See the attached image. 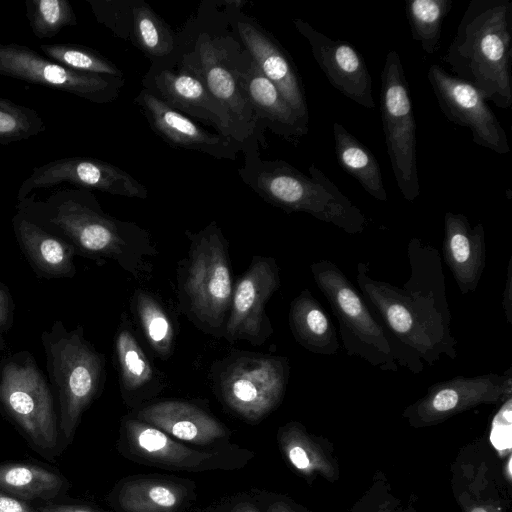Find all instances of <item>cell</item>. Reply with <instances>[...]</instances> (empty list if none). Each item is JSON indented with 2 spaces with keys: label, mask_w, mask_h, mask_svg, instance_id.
I'll use <instances>...</instances> for the list:
<instances>
[{
  "label": "cell",
  "mask_w": 512,
  "mask_h": 512,
  "mask_svg": "<svg viewBox=\"0 0 512 512\" xmlns=\"http://www.w3.org/2000/svg\"><path fill=\"white\" fill-rule=\"evenodd\" d=\"M136 418L174 438L194 444H209L226 435V429L221 422L188 401L154 402L138 410Z\"/></svg>",
  "instance_id": "cell-25"
},
{
  "label": "cell",
  "mask_w": 512,
  "mask_h": 512,
  "mask_svg": "<svg viewBox=\"0 0 512 512\" xmlns=\"http://www.w3.org/2000/svg\"><path fill=\"white\" fill-rule=\"evenodd\" d=\"M62 183L143 200L149 194L141 182L118 166L91 157H66L35 167L21 183L17 201L28 197L36 189L50 188Z\"/></svg>",
  "instance_id": "cell-17"
},
{
  "label": "cell",
  "mask_w": 512,
  "mask_h": 512,
  "mask_svg": "<svg viewBox=\"0 0 512 512\" xmlns=\"http://www.w3.org/2000/svg\"><path fill=\"white\" fill-rule=\"evenodd\" d=\"M123 428L131 451L150 462L190 469L211 456L184 446L167 433L136 417L126 418Z\"/></svg>",
  "instance_id": "cell-28"
},
{
  "label": "cell",
  "mask_w": 512,
  "mask_h": 512,
  "mask_svg": "<svg viewBox=\"0 0 512 512\" xmlns=\"http://www.w3.org/2000/svg\"><path fill=\"white\" fill-rule=\"evenodd\" d=\"M0 415L14 426L30 449L51 463L67 448L53 390L28 350L0 360Z\"/></svg>",
  "instance_id": "cell-7"
},
{
  "label": "cell",
  "mask_w": 512,
  "mask_h": 512,
  "mask_svg": "<svg viewBox=\"0 0 512 512\" xmlns=\"http://www.w3.org/2000/svg\"><path fill=\"white\" fill-rule=\"evenodd\" d=\"M288 323L295 341L307 351L335 355L340 343L335 326L320 302L307 288L290 303Z\"/></svg>",
  "instance_id": "cell-27"
},
{
  "label": "cell",
  "mask_w": 512,
  "mask_h": 512,
  "mask_svg": "<svg viewBox=\"0 0 512 512\" xmlns=\"http://www.w3.org/2000/svg\"><path fill=\"white\" fill-rule=\"evenodd\" d=\"M451 0H411L405 2V11L414 41L424 52L432 55L439 49L442 24L452 8Z\"/></svg>",
  "instance_id": "cell-33"
},
{
  "label": "cell",
  "mask_w": 512,
  "mask_h": 512,
  "mask_svg": "<svg viewBox=\"0 0 512 512\" xmlns=\"http://www.w3.org/2000/svg\"><path fill=\"white\" fill-rule=\"evenodd\" d=\"M142 85L172 109L207 122L222 136L236 141L228 114L212 96L198 68L180 44L170 60L151 64Z\"/></svg>",
  "instance_id": "cell-12"
},
{
  "label": "cell",
  "mask_w": 512,
  "mask_h": 512,
  "mask_svg": "<svg viewBox=\"0 0 512 512\" xmlns=\"http://www.w3.org/2000/svg\"><path fill=\"white\" fill-rule=\"evenodd\" d=\"M26 16L33 34L52 38L64 27L77 25V17L68 0H26Z\"/></svg>",
  "instance_id": "cell-35"
},
{
  "label": "cell",
  "mask_w": 512,
  "mask_h": 512,
  "mask_svg": "<svg viewBox=\"0 0 512 512\" xmlns=\"http://www.w3.org/2000/svg\"><path fill=\"white\" fill-rule=\"evenodd\" d=\"M0 75L107 104L118 98L124 78L68 69L28 46L0 44Z\"/></svg>",
  "instance_id": "cell-13"
},
{
  "label": "cell",
  "mask_w": 512,
  "mask_h": 512,
  "mask_svg": "<svg viewBox=\"0 0 512 512\" xmlns=\"http://www.w3.org/2000/svg\"><path fill=\"white\" fill-rule=\"evenodd\" d=\"M46 130L39 113L27 106L0 97V144L29 139Z\"/></svg>",
  "instance_id": "cell-36"
},
{
  "label": "cell",
  "mask_w": 512,
  "mask_h": 512,
  "mask_svg": "<svg viewBox=\"0 0 512 512\" xmlns=\"http://www.w3.org/2000/svg\"><path fill=\"white\" fill-rule=\"evenodd\" d=\"M427 77L440 110L450 122L468 128L476 145L497 154L510 152L503 126L477 89L438 64L429 67Z\"/></svg>",
  "instance_id": "cell-16"
},
{
  "label": "cell",
  "mask_w": 512,
  "mask_h": 512,
  "mask_svg": "<svg viewBox=\"0 0 512 512\" xmlns=\"http://www.w3.org/2000/svg\"><path fill=\"white\" fill-rule=\"evenodd\" d=\"M15 302L8 286L0 281V350L5 349V335L14 324Z\"/></svg>",
  "instance_id": "cell-38"
},
{
  "label": "cell",
  "mask_w": 512,
  "mask_h": 512,
  "mask_svg": "<svg viewBox=\"0 0 512 512\" xmlns=\"http://www.w3.org/2000/svg\"><path fill=\"white\" fill-rule=\"evenodd\" d=\"M16 209L70 244L76 256L114 261L135 278L145 258L158 253L147 230L107 214L90 190L58 189L43 200L33 194L17 202Z\"/></svg>",
  "instance_id": "cell-2"
},
{
  "label": "cell",
  "mask_w": 512,
  "mask_h": 512,
  "mask_svg": "<svg viewBox=\"0 0 512 512\" xmlns=\"http://www.w3.org/2000/svg\"><path fill=\"white\" fill-rule=\"evenodd\" d=\"M220 3L224 5L223 12L230 29L262 74L279 89L297 115L308 124L305 90L292 58L269 32L241 11L245 2L236 0Z\"/></svg>",
  "instance_id": "cell-15"
},
{
  "label": "cell",
  "mask_w": 512,
  "mask_h": 512,
  "mask_svg": "<svg viewBox=\"0 0 512 512\" xmlns=\"http://www.w3.org/2000/svg\"><path fill=\"white\" fill-rule=\"evenodd\" d=\"M235 71L241 92L253 112L261 135L268 128L293 144L307 135L308 124L297 115L279 89L262 74L242 45L235 56Z\"/></svg>",
  "instance_id": "cell-19"
},
{
  "label": "cell",
  "mask_w": 512,
  "mask_h": 512,
  "mask_svg": "<svg viewBox=\"0 0 512 512\" xmlns=\"http://www.w3.org/2000/svg\"><path fill=\"white\" fill-rule=\"evenodd\" d=\"M329 83L355 103L372 109V78L362 55L349 43L332 39L302 19H294Z\"/></svg>",
  "instance_id": "cell-18"
},
{
  "label": "cell",
  "mask_w": 512,
  "mask_h": 512,
  "mask_svg": "<svg viewBox=\"0 0 512 512\" xmlns=\"http://www.w3.org/2000/svg\"><path fill=\"white\" fill-rule=\"evenodd\" d=\"M38 512H103L88 503L71 499L68 495L61 498L34 503Z\"/></svg>",
  "instance_id": "cell-39"
},
{
  "label": "cell",
  "mask_w": 512,
  "mask_h": 512,
  "mask_svg": "<svg viewBox=\"0 0 512 512\" xmlns=\"http://www.w3.org/2000/svg\"><path fill=\"white\" fill-rule=\"evenodd\" d=\"M511 388L510 367L503 374L489 372L471 377L458 375L431 385L415 408L431 415L448 414L474 404L510 397Z\"/></svg>",
  "instance_id": "cell-22"
},
{
  "label": "cell",
  "mask_w": 512,
  "mask_h": 512,
  "mask_svg": "<svg viewBox=\"0 0 512 512\" xmlns=\"http://www.w3.org/2000/svg\"><path fill=\"white\" fill-rule=\"evenodd\" d=\"M285 356L234 350L211 367L215 392L234 413L259 421L281 402L289 381Z\"/></svg>",
  "instance_id": "cell-10"
},
{
  "label": "cell",
  "mask_w": 512,
  "mask_h": 512,
  "mask_svg": "<svg viewBox=\"0 0 512 512\" xmlns=\"http://www.w3.org/2000/svg\"><path fill=\"white\" fill-rule=\"evenodd\" d=\"M503 311L508 324H512V258L507 267L505 286L502 299Z\"/></svg>",
  "instance_id": "cell-41"
},
{
  "label": "cell",
  "mask_w": 512,
  "mask_h": 512,
  "mask_svg": "<svg viewBox=\"0 0 512 512\" xmlns=\"http://www.w3.org/2000/svg\"><path fill=\"white\" fill-rule=\"evenodd\" d=\"M254 134L242 146V181L265 202L287 213L303 212L330 223L348 234L362 233L367 219L337 185L314 164L305 175L284 160H265Z\"/></svg>",
  "instance_id": "cell-4"
},
{
  "label": "cell",
  "mask_w": 512,
  "mask_h": 512,
  "mask_svg": "<svg viewBox=\"0 0 512 512\" xmlns=\"http://www.w3.org/2000/svg\"><path fill=\"white\" fill-rule=\"evenodd\" d=\"M410 275L402 286L373 278L358 262L356 281L365 302L382 324L397 365L419 374L442 355L454 360L457 340L451 331L440 252L413 237L407 246Z\"/></svg>",
  "instance_id": "cell-1"
},
{
  "label": "cell",
  "mask_w": 512,
  "mask_h": 512,
  "mask_svg": "<svg viewBox=\"0 0 512 512\" xmlns=\"http://www.w3.org/2000/svg\"><path fill=\"white\" fill-rule=\"evenodd\" d=\"M113 357L120 391L127 403L145 399L164 387L163 374L145 353L126 314L121 316L116 329Z\"/></svg>",
  "instance_id": "cell-24"
},
{
  "label": "cell",
  "mask_w": 512,
  "mask_h": 512,
  "mask_svg": "<svg viewBox=\"0 0 512 512\" xmlns=\"http://www.w3.org/2000/svg\"><path fill=\"white\" fill-rule=\"evenodd\" d=\"M40 339L60 431L68 446L84 412L101 394L106 379L105 355L85 337L82 325L69 330L61 320H55Z\"/></svg>",
  "instance_id": "cell-6"
},
{
  "label": "cell",
  "mask_w": 512,
  "mask_h": 512,
  "mask_svg": "<svg viewBox=\"0 0 512 512\" xmlns=\"http://www.w3.org/2000/svg\"><path fill=\"white\" fill-rule=\"evenodd\" d=\"M184 498V488L176 483L138 479L121 486L117 503L126 512H173Z\"/></svg>",
  "instance_id": "cell-31"
},
{
  "label": "cell",
  "mask_w": 512,
  "mask_h": 512,
  "mask_svg": "<svg viewBox=\"0 0 512 512\" xmlns=\"http://www.w3.org/2000/svg\"><path fill=\"white\" fill-rule=\"evenodd\" d=\"M335 154L339 165L355 178L366 193L379 201L387 200L379 163L373 153L342 124L333 123Z\"/></svg>",
  "instance_id": "cell-29"
},
{
  "label": "cell",
  "mask_w": 512,
  "mask_h": 512,
  "mask_svg": "<svg viewBox=\"0 0 512 512\" xmlns=\"http://www.w3.org/2000/svg\"><path fill=\"white\" fill-rule=\"evenodd\" d=\"M180 46L198 68L208 90L228 114L236 141L243 144L257 130L253 112L241 92L235 71L240 42L230 29L224 12L200 8L196 20L179 37Z\"/></svg>",
  "instance_id": "cell-8"
},
{
  "label": "cell",
  "mask_w": 512,
  "mask_h": 512,
  "mask_svg": "<svg viewBox=\"0 0 512 512\" xmlns=\"http://www.w3.org/2000/svg\"><path fill=\"white\" fill-rule=\"evenodd\" d=\"M71 484L57 468L35 460L0 462V490L29 503L67 495Z\"/></svg>",
  "instance_id": "cell-26"
},
{
  "label": "cell",
  "mask_w": 512,
  "mask_h": 512,
  "mask_svg": "<svg viewBox=\"0 0 512 512\" xmlns=\"http://www.w3.org/2000/svg\"><path fill=\"white\" fill-rule=\"evenodd\" d=\"M12 228L23 256L37 277L50 280L76 275V254L66 241L19 211L12 217Z\"/></svg>",
  "instance_id": "cell-23"
},
{
  "label": "cell",
  "mask_w": 512,
  "mask_h": 512,
  "mask_svg": "<svg viewBox=\"0 0 512 512\" xmlns=\"http://www.w3.org/2000/svg\"><path fill=\"white\" fill-rule=\"evenodd\" d=\"M380 110L387 153L404 199L420 194L416 153V120L399 54L387 53L381 72Z\"/></svg>",
  "instance_id": "cell-11"
},
{
  "label": "cell",
  "mask_w": 512,
  "mask_h": 512,
  "mask_svg": "<svg viewBox=\"0 0 512 512\" xmlns=\"http://www.w3.org/2000/svg\"><path fill=\"white\" fill-rule=\"evenodd\" d=\"M443 259L462 295L476 291L486 265L482 223L472 226L462 213L444 215Z\"/></svg>",
  "instance_id": "cell-21"
},
{
  "label": "cell",
  "mask_w": 512,
  "mask_h": 512,
  "mask_svg": "<svg viewBox=\"0 0 512 512\" xmlns=\"http://www.w3.org/2000/svg\"><path fill=\"white\" fill-rule=\"evenodd\" d=\"M45 57L74 71L124 78L123 72L98 51L78 44H42Z\"/></svg>",
  "instance_id": "cell-34"
},
{
  "label": "cell",
  "mask_w": 512,
  "mask_h": 512,
  "mask_svg": "<svg viewBox=\"0 0 512 512\" xmlns=\"http://www.w3.org/2000/svg\"><path fill=\"white\" fill-rule=\"evenodd\" d=\"M134 101L152 130L172 146L227 160H235L237 153L242 150V146L235 140L200 127L194 120L172 109L145 88Z\"/></svg>",
  "instance_id": "cell-20"
},
{
  "label": "cell",
  "mask_w": 512,
  "mask_h": 512,
  "mask_svg": "<svg viewBox=\"0 0 512 512\" xmlns=\"http://www.w3.org/2000/svg\"><path fill=\"white\" fill-rule=\"evenodd\" d=\"M269 512H285L283 509H281L278 505H274L270 508Z\"/></svg>",
  "instance_id": "cell-43"
},
{
  "label": "cell",
  "mask_w": 512,
  "mask_h": 512,
  "mask_svg": "<svg viewBox=\"0 0 512 512\" xmlns=\"http://www.w3.org/2000/svg\"><path fill=\"white\" fill-rule=\"evenodd\" d=\"M280 287V270L273 257L254 256L234 283L223 338L233 344L262 345L274 332L266 303Z\"/></svg>",
  "instance_id": "cell-14"
},
{
  "label": "cell",
  "mask_w": 512,
  "mask_h": 512,
  "mask_svg": "<svg viewBox=\"0 0 512 512\" xmlns=\"http://www.w3.org/2000/svg\"><path fill=\"white\" fill-rule=\"evenodd\" d=\"M98 21L125 41L129 40L133 0H86Z\"/></svg>",
  "instance_id": "cell-37"
},
{
  "label": "cell",
  "mask_w": 512,
  "mask_h": 512,
  "mask_svg": "<svg viewBox=\"0 0 512 512\" xmlns=\"http://www.w3.org/2000/svg\"><path fill=\"white\" fill-rule=\"evenodd\" d=\"M231 512H259L255 507L249 504H241L235 508Z\"/></svg>",
  "instance_id": "cell-42"
},
{
  "label": "cell",
  "mask_w": 512,
  "mask_h": 512,
  "mask_svg": "<svg viewBox=\"0 0 512 512\" xmlns=\"http://www.w3.org/2000/svg\"><path fill=\"white\" fill-rule=\"evenodd\" d=\"M131 310L151 350L161 360H168L174 352L175 329L165 307L151 293L137 289Z\"/></svg>",
  "instance_id": "cell-32"
},
{
  "label": "cell",
  "mask_w": 512,
  "mask_h": 512,
  "mask_svg": "<svg viewBox=\"0 0 512 512\" xmlns=\"http://www.w3.org/2000/svg\"><path fill=\"white\" fill-rule=\"evenodd\" d=\"M471 512H487V511L482 508H475Z\"/></svg>",
  "instance_id": "cell-44"
},
{
  "label": "cell",
  "mask_w": 512,
  "mask_h": 512,
  "mask_svg": "<svg viewBox=\"0 0 512 512\" xmlns=\"http://www.w3.org/2000/svg\"><path fill=\"white\" fill-rule=\"evenodd\" d=\"M129 41L151 64L170 60L180 44L170 26L143 0H133Z\"/></svg>",
  "instance_id": "cell-30"
},
{
  "label": "cell",
  "mask_w": 512,
  "mask_h": 512,
  "mask_svg": "<svg viewBox=\"0 0 512 512\" xmlns=\"http://www.w3.org/2000/svg\"><path fill=\"white\" fill-rule=\"evenodd\" d=\"M444 61L501 109L512 105V1L471 0Z\"/></svg>",
  "instance_id": "cell-3"
},
{
  "label": "cell",
  "mask_w": 512,
  "mask_h": 512,
  "mask_svg": "<svg viewBox=\"0 0 512 512\" xmlns=\"http://www.w3.org/2000/svg\"><path fill=\"white\" fill-rule=\"evenodd\" d=\"M185 235L190 245L177 267L179 307L199 330L223 338L234 287L228 241L216 221Z\"/></svg>",
  "instance_id": "cell-5"
},
{
  "label": "cell",
  "mask_w": 512,
  "mask_h": 512,
  "mask_svg": "<svg viewBox=\"0 0 512 512\" xmlns=\"http://www.w3.org/2000/svg\"><path fill=\"white\" fill-rule=\"evenodd\" d=\"M0 512H38L33 503L13 497L0 490Z\"/></svg>",
  "instance_id": "cell-40"
},
{
  "label": "cell",
  "mask_w": 512,
  "mask_h": 512,
  "mask_svg": "<svg viewBox=\"0 0 512 512\" xmlns=\"http://www.w3.org/2000/svg\"><path fill=\"white\" fill-rule=\"evenodd\" d=\"M310 270L338 321L346 354L359 357L382 371L398 372L382 324L346 274L329 259L312 263Z\"/></svg>",
  "instance_id": "cell-9"
}]
</instances>
